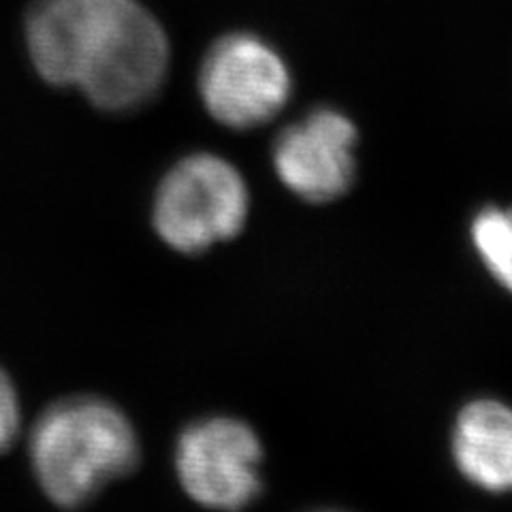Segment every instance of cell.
Returning <instances> with one entry per match:
<instances>
[{"label": "cell", "instance_id": "cell-1", "mask_svg": "<svg viewBox=\"0 0 512 512\" xmlns=\"http://www.w3.org/2000/svg\"><path fill=\"white\" fill-rule=\"evenodd\" d=\"M26 43L43 79L105 111L146 105L169 69L165 30L137 0H35Z\"/></svg>", "mask_w": 512, "mask_h": 512}, {"label": "cell", "instance_id": "cell-8", "mask_svg": "<svg viewBox=\"0 0 512 512\" xmlns=\"http://www.w3.org/2000/svg\"><path fill=\"white\" fill-rule=\"evenodd\" d=\"M470 244L495 284L512 295V205H487L476 212Z\"/></svg>", "mask_w": 512, "mask_h": 512}, {"label": "cell", "instance_id": "cell-3", "mask_svg": "<svg viewBox=\"0 0 512 512\" xmlns=\"http://www.w3.org/2000/svg\"><path fill=\"white\" fill-rule=\"evenodd\" d=\"M248 210L244 175L229 160L201 152L180 160L160 182L154 227L173 250L197 254L233 239L244 229Z\"/></svg>", "mask_w": 512, "mask_h": 512}, {"label": "cell", "instance_id": "cell-9", "mask_svg": "<svg viewBox=\"0 0 512 512\" xmlns=\"http://www.w3.org/2000/svg\"><path fill=\"white\" fill-rule=\"evenodd\" d=\"M20 431V399L11 378L0 370V453L18 438Z\"/></svg>", "mask_w": 512, "mask_h": 512}, {"label": "cell", "instance_id": "cell-6", "mask_svg": "<svg viewBox=\"0 0 512 512\" xmlns=\"http://www.w3.org/2000/svg\"><path fill=\"white\" fill-rule=\"evenodd\" d=\"M357 128L342 111L312 109L288 124L274 143L280 182L308 203L340 199L357 178Z\"/></svg>", "mask_w": 512, "mask_h": 512}, {"label": "cell", "instance_id": "cell-4", "mask_svg": "<svg viewBox=\"0 0 512 512\" xmlns=\"http://www.w3.org/2000/svg\"><path fill=\"white\" fill-rule=\"evenodd\" d=\"M293 82L282 56L261 37L233 32L205 54L199 92L210 116L246 131L276 118L291 96Z\"/></svg>", "mask_w": 512, "mask_h": 512}, {"label": "cell", "instance_id": "cell-10", "mask_svg": "<svg viewBox=\"0 0 512 512\" xmlns=\"http://www.w3.org/2000/svg\"><path fill=\"white\" fill-rule=\"evenodd\" d=\"M320 512H340V510H320Z\"/></svg>", "mask_w": 512, "mask_h": 512}, {"label": "cell", "instance_id": "cell-7", "mask_svg": "<svg viewBox=\"0 0 512 512\" xmlns=\"http://www.w3.org/2000/svg\"><path fill=\"white\" fill-rule=\"evenodd\" d=\"M451 455L476 489L512 493V406L493 397L463 406L451 431Z\"/></svg>", "mask_w": 512, "mask_h": 512}, {"label": "cell", "instance_id": "cell-5", "mask_svg": "<svg viewBox=\"0 0 512 512\" xmlns=\"http://www.w3.org/2000/svg\"><path fill=\"white\" fill-rule=\"evenodd\" d=\"M263 444L254 429L231 416L188 425L175 448V472L197 504L237 512L259 498Z\"/></svg>", "mask_w": 512, "mask_h": 512}, {"label": "cell", "instance_id": "cell-2", "mask_svg": "<svg viewBox=\"0 0 512 512\" xmlns=\"http://www.w3.org/2000/svg\"><path fill=\"white\" fill-rule=\"evenodd\" d=\"M30 461L47 498L77 508L137 468L139 440L126 414L107 399L67 397L32 429Z\"/></svg>", "mask_w": 512, "mask_h": 512}]
</instances>
